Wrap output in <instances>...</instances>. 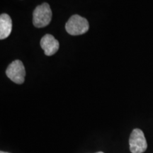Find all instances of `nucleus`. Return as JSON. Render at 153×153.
Wrapping results in <instances>:
<instances>
[{
  "label": "nucleus",
  "instance_id": "1",
  "mask_svg": "<svg viewBox=\"0 0 153 153\" xmlns=\"http://www.w3.org/2000/svg\"><path fill=\"white\" fill-rule=\"evenodd\" d=\"M52 11L48 3H43L34 9L33 13V24L36 28L47 26L52 19Z\"/></svg>",
  "mask_w": 153,
  "mask_h": 153
},
{
  "label": "nucleus",
  "instance_id": "2",
  "mask_svg": "<svg viewBox=\"0 0 153 153\" xmlns=\"http://www.w3.org/2000/svg\"><path fill=\"white\" fill-rule=\"evenodd\" d=\"M89 28L88 21L78 14H74L69 19L65 24V29L72 36H79L85 33Z\"/></svg>",
  "mask_w": 153,
  "mask_h": 153
},
{
  "label": "nucleus",
  "instance_id": "3",
  "mask_svg": "<svg viewBox=\"0 0 153 153\" xmlns=\"http://www.w3.org/2000/svg\"><path fill=\"white\" fill-rule=\"evenodd\" d=\"M7 76L14 83L22 85L24 82L26 70L24 64L21 60L13 61L6 70Z\"/></svg>",
  "mask_w": 153,
  "mask_h": 153
},
{
  "label": "nucleus",
  "instance_id": "4",
  "mask_svg": "<svg viewBox=\"0 0 153 153\" xmlns=\"http://www.w3.org/2000/svg\"><path fill=\"white\" fill-rule=\"evenodd\" d=\"M130 150L132 153H143L147 150L148 144L143 132L140 129H134L129 139Z\"/></svg>",
  "mask_w": 153,
  "mask_h": 153
},
{
  "label": "nucleus",
  "instance_id": "5",
  "mask_svg": "<svg viewBox=\"0 0 153 153\" xmlns=\"http://www.w3.org/2000/svg\"><path fill=\"white\" fill-rule=\"evenodd\" d=\"M41 46L44 51L45 55L47 56H51L57 52L60 43L54 36L51 34H46L41 38Z\"/></svg>",
  "mask_w": 153,
  "mask_h": 153
},
{
  "label": "nucleus",
  "instance_id": "6",
  "mask_svg": "<svg viewBox=\"0 0 153 153\" xmlns=\"http://www.w3.org/2000/svg\"><path fill=\"white\" fill-rule=\"evenodd\" d=\"M12 30V21L7 14L0 16V39L3 40L9 37Z\"/></svg>",
  "mask_w": 153,
  "mask_h": 153
},
{
  "label": "nucleus",
  "instance_id": "7",
  "mask_svg": "<svg viewBox=\"0 0 153 153\" xmlns=\"http://www.w3.org/2000/svg\"><path fill=\"white\" fill-rule=\"evenodd\" d=\"M0 153H9V152H2V151H1Z\"/></svg>",
  "mask_w": 153,
  "mask_h": 153
},
{
  "label": "nucleus",
  "instance_id": "8",
  "mask_svg": "<svg viewBox=\"0 0 153 153\" xmlns=\"http://www.w3.org/2000/svg\"><path fill=\"white\" fill-rule=\"evenodd\" d=\"M96 153H104V152H96Z\"/></svg>",
  "mask_w": 153,
  "mask_h": 153
}]
</instances>
